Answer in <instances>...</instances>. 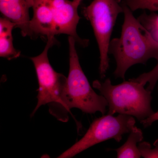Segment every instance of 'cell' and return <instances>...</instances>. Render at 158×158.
I'll return each mask as SVG.
<instances>
[{
  "instance_id": "2e32d148",
  "label": "cell",
  "mask_w": 158,
  "mask_h": 158,
  "mask_svg": "<svg viewBox=\"0 0 158 158\" xmlns=\"http://www.w3.org/2000/svg\"><path fill=\"white\" fill-rule=\"evenodd\" d=\"M158 120V111L156 113H154L152 116L149 117L142 120L141 123L143 125L144 127H148L152 124L153 123Z\"/></svg>"
},
{
  "instance_id": "30bf717a",
  "label": "cell",
  "mask_w": 158,
  "mask_h": 158,
  "mask_svg": "<svg viewBox=\"0 0 158 158\" xmlns=\"http://www.w3.org/2000/svg\"><path fill=\"white\" fill-rule=\"evenodd\" d=\"M16 25L6 18L0 19V56L8 60L16 59L20 52L14 48L13 44L12 30Z\"/></svg>"
},
{
  "instance_id": "6da1fadb",
  "label": "cell",
  "mask_w": 158,
  "mask_h": 158,
  "mask_svg": "<svg viewBox=\"0 0 158 158\" xmlns=\"http://www.w3.org/2000/svg\"><path fill=\"white\" fill-rule=\"evenodd\" d=\"M122 5L124 20L121 36L111 40L109 53L116 61L114 75L124 81L126 73L132 65L145 64L152 58L158 61V42L136 19L128 7L124 2Z\"/></svg>"
},
{
  "instance_id": "5b68a950",
  "label": "cell",
  "mask_w": 158,
  "mask_h": 158,
  "mask_svg": "<svg viewBox=\"0 0 158 158\" xmlns=\"http://www.w3.org/2000/svg\"><path fill=\"white\" fill-rule=\"evenodd\" d=\"M135 123V118L130 115H103L94 120L84 137L58 158L73 157L89 148L109 139H114L119 142L124 134L131 132Z\"/></svg>"
},
{
  "instance_id": "5bb4252c",
  "label": "cell",
  "mask_w": 158,
  "mask_h": 158,
  "mask_svg": "<svg viewBox=\"0 0 158 158\" xmlns=\"http://www.w3.org/2000/svg\"><path fill=\"white\" fill-rule=\"evenodd\" d=\"M132 79L134 81L141 83L144 86L147 83H148L147 89L152 91L158 81V61L157 64L152 70L146 73L142 74L136 78Z\"/></svg>"
},
{
  "instance_id": "8fae6325",
  "label": "cell",
  "mask_w": 158,
  "mask_h": 158,
  "mask_svg": "<svg viewBox=\"0 0 158 158\" xmlns=\"http://www.w3.org/2000/svg\"><path fill=\"white\" fill-rule=\"evenodd\" d=\"M143 139V133L141 130L134 127L126 142L121 147L114 149L117 152V158H141V153L137 144L141 142Z\"/></svg>"
},
{
  "instance_id": "7a4b0ae2",
  "label": "cell",
  "mask_w": 158,
  "mask_h": 158,
  "mask_svg": "<svg viewBox=\"0 0 158 158\" xmlns=\"http://www.w3.org/2000/svg\"><path fill=\"white\" fill-rule=\"evenodd\" d=\"M69 72L60 102L50 104L49 112L60 121L67 122L70 109L77 108L84 113L94 114L100 112L103 115L108 106L106 99L94 90L80 65L76 48L75 39H68Z\"/></svg>"
},
{
  "instance_id": "3957f363",
  "label": "cell",
  "mask_w": 158,
  "mask_h": 158,
  "mask_svg": "<svg viewBox=\"0 0 158 158\" xmlns=\"http://www.w3.org/2000/svg\"><path fill=\"white\" fill-rule=\"evenodd\" d=\"M93 86L106 99L109 115H130L141 121L155 113L151 107L152 91L132 79L116 85H112L110 79L104 82L96 80Z\"/></svg>"
},
{
  "instance_id": "9a60e30c",
  "label": "cell",
  "mask_w": 158,
  "mask_h": 158,
  "mask_svg": "<svg viewBox=\"0 0 158 158\" xmlns=\"http://www.w3.org/2000/svg\"><path fill=\"white\" fill-rule=\"evenodd\" d=\"M154 148H152L151 145L147 142H142L139 144L138 148L141 156L145 158H158V139L153 144Z\"/></svg>"
},
{
  "instance_id": "4fadbf2b",
  "label": "cell",
  "mask_w": 158,
  "mask_h": 158,
  "mask_svg": "<svg viewBox=\"0 0 158 158\" xmlns=\"http://www.w3.org/2000/svg\"><path fill=\"white\" fill-rule=\"evenodd\" d=\"M123 2L132 11L141 9L158 11V0H124Z\"/></svg>"
},
{
  "instance_id": "7c38bea8",
  "label": "cell",
  "mask_w": 158,
  "mask_h": 158,
  "mask_svg": "<svg viewBox=\"0 0 158 158\" xmlns=\"http://www.w3.org/2000/svg\"><path fill=\"white\" fill-rule=\"evenodd\" d=\"M138 19L153 39L158 42V14L153 12L147 14L144 12Z\"/></svg>"
},
{
  "instance_id": "277c9868",
  "label": "cell",
  "mask_w": 158,
  "mask_h": 158,
  "mask_svg": "<svg viewBox=\"0 0 158 158\" xmlns=\"http://www.w3.org/2000/svg\"><path fill=\"white\" fill-rule=\"evenodd\" d=\"M120 0H93L83 9L84 16L93 27L100 52L99 72L106 77L109 67V51L111 35L118 15L123 12Z\"/></svg>"
},
{
  "instance_id": "52a82bcc",
  "label": "cell",
  "mask_w": 158,
  "mask_h": 158,
  "mask_svg": "<svg viewBox=\"0 0 158 158\" xmlns=\"http://www.w3.org/2000/svg\"><path fill=\"white\" fill-rule=\"evenodd\" d=\"M50 8L55 34L71 36L76 42L84 47L88 45V40L83 39L77 34V28L80 17L78 13L80 3L69 0H46Z\"/></svg>"
},
{
  "instance_id": "9c48e42d",
  "label": "cell",
  "mask_w": 158,
  "mask_h": 158,
  "mask_svg": "<svg viewBox=\"0 0 158 158\" xmlns=\"http://www.w3.org/2000/svg\"><path fill=\"white\" fill-rule=\"evenodd\" d=\"M33 18L30 20L31 37H55V27L51 15L50 8L46 0H34Z\"/></svg>"
},
{
  "instance_id": "e0dca14e",
  "label": "cell",
  "mask_w": 158,
  "mask_h": 158,
  "mask_svg": "<svg viewBox=\"0 0 158 158\" xmlns=\"http://www.w3.org/2000/svg\"><path fill=\"white\" fill-rule=\"evenodd\" d=\"M73 1H74V2H77L81 3V2H82L83 0H73Z\"/></svg>"
},
{
  "instance_id": "8992f818",
  "label": "cell",
  "mask_w": 158,
  "mask_h": 158,
  "mask_svg": "<svg viewBox=\"0 0 158 158\" xmlns=\"http://www.w3.org/2000/svg\"><path fill=\"white\" fill-rule=\"evenodd\" d=\"M55 41V37L48 38V42L42 52L37 56L31 58L39 84L37 104L31 117L43 105L60 102L67 84V78L54 70L49 61V49L54 45Z\"/></svg>"
},
{
  "instance_id": "ba28073f",
  "label": "cell",
  "mask_w": 158,
  "mask_h": 158,
  "mask_svg": "<svg viewBox=\"0 0 158 158\" xmlns=\"http://www.w3.org/2000/svg\"><path fill=\"white\" fill-rule=\"evenodd\" d=\"M34 0H0V11L4 17L14 23L23 37H31L29 9Z\"/></svg>"
}]
</instances>
